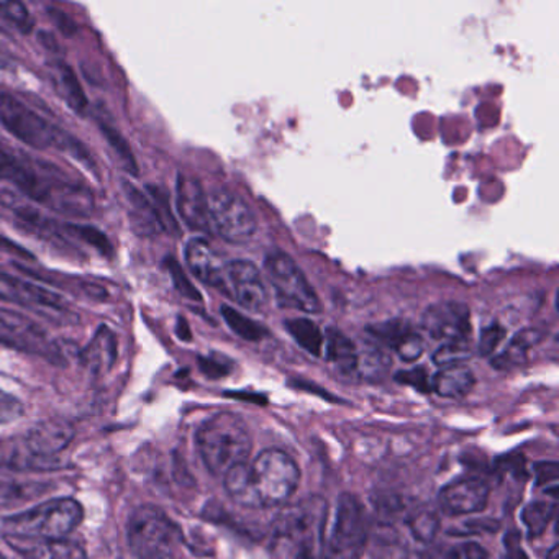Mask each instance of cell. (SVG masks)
<instances>
[{"mask_svg": "<svg viewBox=\"0 0 559 559\" xmlns=\"http://www.w3.org/2000/svg\"><path fill=\"white\" fill-rule=\"evenodd\" d=\"M0 179L12 182L25 198L68 217H91L94 195L63 169L31 156L0 148Z\"/></svg>", "mask_w": 559, "mask_h": 559, "instance_id": "1", "label": "cell"}, {"mask_svg": "<svg viewBox=\"0 0 559 559\" xmlns=\"http://www.w3.org/2000/svg\"><path fill=\"white\" fill-rule=\"evenodd\" d=\"M0 123L12 136L32 148H57L87 168L96 169L93 156L80 140L48 122L40 114L8 93H0Z\"/></svg>", "mask_w": 559, "mask_h": 559, "instance_id": "2", "label": "cell"}, {"mask_svg": "<svg viewBox=\"0 0 559 559\" xmlns=\"http://www.w3.org/2000/svg\"><path fill=\"white\" fill-rule=\"evenodd\" d=\"M199 454L215 476H225L238 464L247 463L253 440L247 421L234 412H221L198 430Z\"/></svg>", "mask_w": 559, "mask_h": 559, "instance_id": "3", "label": "cell"}, {"mask_svg": "<svg viewBox=\"0 0 559 559\" xmlns=\"http://www.w3.org/2000/svg\"><path fill=\"white\" fill-rule=\"evenodd\" d=\"M83 522V507L78 500L53 499L24 512L8 516L2 522L4 535L25 538H68L71 532Z\"/></svg>", "mask_w": 559, "mask_h": 559, "instance_id": "4", "label": "cell"}, {"mask_svg": "<svg viewBox=\"0 0 559 559\" xmlns=\"http://www.w3.org/2000/svg\"><path fill=\"white\" fill-rule=\"evenodd\" d=\"M127 536L139 559H175L181 532L158 507L140 506L130 515Z\"/></svg>", "mask_w": 559, "mask_h": 559, "instance_id": "5", "label": "cell"}, {"mask_svg": "<svg viewBox=\"0 0 559 559\" xmlns=\"http://www.w3.org/2000/svg\"><path fill=\"white\" fill-rule=\"evenodd\" d=\"M248 473L258 507L283 506L299 486V466L281 450L260 453L253 464H248Z\"/></svg>", "mask_w": 559, "mask_h": 559, "instance_id": "6", "label": "cell"}, {"mask_svg": "<svg viewBox=\"0 0 559 559\" xmlns=\"http://www.w3.org/2000/svg\"><path fill=\"white\" fill-rule=\"evenodd\" d=\"M264 270L276 290L280 306L304 313L322 312V304L300 267L286 253L274 251L264 260Z\"/></svg>", "mask_w": 559, "mask_h": 559, "instance_id": "7", "label": "cell"}, {"mask_svg": "<svg viewBox=\"0 0 559 559\" xmlns=\"http://www.w3.org/2000/svg\"><path fill=\"white\" fill-rule=\"evenodd\" d=\"M0 345L38 356L53 365H64L63 352L47 330L14 310L0 309Z\"/></svg>", "mask_w": 559, "mask_h": 559, "instance_id": "8", "label": "cell"}, {"mask_svg": "<svg viewBox=\"0 0 559 559\" xmlns=\"http://www.w3.org/2000/svg\"><path fill=\"white\" fill-rule=\"evenodd\" d=\"M325 500L320 497H307L296 506L281 513L276 522V536L293 543L299 551L312 552L323 542L325 528ZM297 551V552H299Z\"/></svg>", "mask_w": 559, "mask_h": 559, "instance_id": "9", "label": "cell"}, {"mask_svg": "<svg viewBox=\"0 0 559 559\" xmlns=\"http://www.w3.org/2000/svg\"><path fill=\"white\" fill-rule=\"evenodd\" d=\"M368 539V522L358 497L345 492L336 503L329 539V559H359Z\"/></svg>", "mask_w": 559, "mask_h": 559, "instance_id": "10", "label": "cell"}, {"mask_svg": "<svg viewBox=\"0 0 559 559\" xmlns=\"http://www.w3.org/2000/svg\"><path fill=\"white\" fill-rule=\"evenodd\" d=\"M211 227L224 240L243 243L257 231V218L243 199L227 189H215L207 198Z\"/></svg>", "mask_w": 559, "mask_h": 559, "instance_id": "11", "label": "cell"}, {"mask_svg": "<svg viewBox=\"0 0 559 559\" xmlns=\"http://www.w3.org/2000/svg\"><path fill=\"white\" fill-rule=\"evenodd\" d=\"M0 300L17 304L32 312L45 313V317L57 319L70 316L67 299L61 294L47 287L38 286L32 281L12 276L0 270Z\"/></svg>", "mask_w": 559, "mask_h": 559, "instance_id": "12", "label": "cell"}, {"mask_svg": "<svg viewBox=\"0 0 559 559\" xmlns=\"http://www.w3.org/2000/svg\"><path fill=\"white\" fill-rule=\"evenodd\" d=\"M0 204L4 205L14 215L19 227L24 228L28 234L35 235V237L41 238V240L48 241V243L61 248V250L70 251L76 248L64 224L55 222L53 218L48 217L34 205L27 204L24 199L19 198L14 192L0 191Z\"/></svg>", "mask_w": 559, "mask_h": 559, "instance_id": "13", "label": "cell"}, {"mask_svg": "<svg viewBox=\"0 0 559 559\" xmlns=\"http://www.w3.org/2000/svg\"><path fill=\"white\" fill-rule=\"evenodd\" d=\"M421 326L431 338L453 342L469 340V307L463 302H438L428 307L421 317Z\"/></svg>", "mask_w": 559, "mask_h": 559, "instance_id": "14", "label": "cell"}, {"mask_svg": "<svg viewBox=\"0 0 559 559\" xmlns=\"http://www.w3.org/2000/svg\"><path fill=\"white\" fill-rule=\"evenodd\" d=\"M225 274H227L228 297L253 312L264 309L267 304L266 287L261 280L260 271L251 261H230L225 264Z\"/></svg>", "mask_w": 559, "mask_h": 559, "instance_id": "15", "label": "cell"}, {"mask_svg": "<svg viewBox=\"0 0 559 559\" xmlns=\"http://www.w3.org/2000/svg\"><path fill=\"white\" fill-rule=\"evenodd\" d=\"M490 487L480 477H463L441 489L440 507L447 515L463 516L483 512L489 502Z\"/></svg>", "mask_w": 559, "mask_h": 559, "instance_id": "16", "label": "cell"}, {"mask_svg": "<svg viewBox=\"0 0 559 559\" xmlns=\"http://www.w3.org/2000/svg\"><path fill=\"white\" fill-rule=\"evenodd\" d=\"M0 467L19 473H48L63 469L67 463L60 457L38 456L25 438H0Z\"/></svg>", "mask_w": 559, "mask_h": 559, "instance_id": "17", "label": "cell"}, {"mask_svg": "<svg viewBox=\"0 0 559 559\" xmlns=\"http://www.w3.org/2000/svg\"><path fill=\"white\" fill-rule=\"evenodd\" d=\"M176 207L189 228L195 231L211 230L207 195L201 182L191 176L179 175L176 185Z\"/></svg>", "mask_w": 559, "mask_h": 559, "instance_id": "18", "label": "cell"}, {"mask_svg": "<svg viewBox=\"0 0 559 559\" xmlns=\"http://www.w3.org/2000/svg\"><path fill=\"white\" fill-rule=\"evenodd\" d=\"M186 263L195 277L207 286L221 290L228 297L227 274H225V264H222L221 258L212 250L211 245L204 238H192L186 245Z\"/></svg>", "mask_w": 559, "mask_h": 559, "instance_id": "19", "label": "cell"}, {"mask_svg": "<svg viewBox=\"0 0 559 559\" xmlns=\"http://www.w3.org/2000/svg\"><path fill=\"white\" fill-rule=\"evenodd\" d=\"M8 545L24 559H87L86 549L70 539L25 538L4 535Z\"/></svg>", "mask_w": 559, "mask_h": 559, "instance_id": "20", "label": "cell"}, {"mask_svg": "<svg viewBox=\"0 0 559 559\" xmlns=\"http://www.w3.org/2000/svg\"><path fill=\"white\" fill-rule=\"evenodd\" d=\"M74 435L76 431L70 421L50 418L32 428L25 441L38 456L58 457V454L63 453L73 443Z\"/></svg>", "mask_w": 559, "mask_h": 559, "instance_id": "21", "label": "cell"}, {"mask_svg": "<svg viewBox=\"0 0 559 559\" xmlns=\"http://www.w3.org/2000/svg\"><path fill=\"white\" fill-rule=\"evenodd\" d=\"M117 355H119V343H117L116 333L109 326L103 325L81 353V361L84 368L90 369L91 374L104 376L116 365Z\"/></svg>", "mask_w": 559, "mask_h": 559, "instance_id": "22", "label": "cell"}, {"mask_svg": "<svg viewBox=\"0 0 559 559\" xmlns=\"http://www.w3.org/2000/svg\"><path fill=\"white\" fill-rule=\"evenodd\" d=\"M123 189H126L127 201H129L130 212H132V225L136 234L150 237V235L165 231L152 199L146 198L140 189L130 182H126Z\"/></svg>", "mask_w": 559, "mask_h": 559, "instance_id": "23", "label": "cell"}, {"mask_svg": "<svg viewBox=\"0 0 559 559\" xmlns=\"http://www.w3.org/2000/svg\"><path fill=\"white\" fill-rule=\"evenodd\" d=\"M323 346H325L326 359L335 366L340 374L349 376V378L356 376L358 348L345 333L330 326L325 332V345Z\"/></svg>", "mask_w": 559, "mask_h": 559, "instance_id": "24", "label": "cell"}, {"mask_svg": "<svg viewBox=\"0 0 559 559\" xmlns=\"http://www.w3.org/2000/svg\"><path fill=\"white\" fill-rule=\"evenodd\" d=\"M476 384L473 371L466 366H448L435 374L431 389L441 397L463 399L473 391Z\"/></svg>", "mask_w": 559, "mask_h": 559, "instance_id": "25", "label": "cell"}, {"mask_svg": "<svg viewBox=\"0 0 559 559\" xmlns=\"http://www.w3.org/2000/svg\"><path fill=\"white\" fill-rule=\"evenodd\" d=\"M543 340V332L538 329H525L513 335L507 348L492 359V366L500 371L519 368L526 361V353L538 345Z\"/></svg>", "mask_w": 559, "mask_h": 559, "instance_id": "26", "label": "cell"}, {"mask_svg": "<svg viewBox=\"0 0 559 559\" xmlns=\"http://www.w3.org/2000/svg\"><path fill=\"white\" fill-rule=\"evenodd\" d=\"M55 67H57L55 68V78H57L58 90L63 94L68 106H70L74 112L84 116L87 109H90V100H87L86 94H84L83 86H81L76 73H74L70 64L67 63H57Z\"/></svg>", "mask_w": 559, "mask_h": 559, "instance_id": "27", "label": "cell"}, {"mask_svg": "<svg viewBox=\"0 0 559 559\" xmlns=\"http://www.w3.org/2000/svg\"><path fill=\"white\" fill-rule=\"evenodd\" d=\"M391 369V356L379 346H366L358 349L356 376L369 382H379L388 376Z\"/></svg>", "mask_w": 559, "mask_h": 559, "instance_id": "28", "label": "cell"}, {"mask_svg": "<svg viewBox=\"0 0 559 559\" xmlns=\"http://www.w3.org/2000/svg\"><path fill=\"white\" fill-rule=\"evenodd\" d=\"M289 335L299 343L300 348L306 349L312 356H322L325 335L316 322L310 319H289L284 322Z\"/></svg>", "mask_w": 559, "mask_h": 559, "instance_id": "29", "label": "cell"}, {"mask_svg": "<svg viewBox=\"0 0 559 559\" xmlns=\"http://www.w3.org/2000/svg\"><path fill=\"white\" fill-rule=\"evenodd\" d=\"M99 123L100 132H103L104 139L109 143L110 150H112L114 155H116L117 162H119L120 168L123 171L129 173L130 176H139V163H136L135 155H133L132 148H130L129 142L123 139L122 133L116 129V127L110 123V120H107L106 117H100L97 120Z\"/></svg>", "mask_w": 559, "mask_h": 559, "instance_id": "30", "label": "cell"}, {"mask_svg": "<svg viewBox=\"0 0 559 559\" xmlns=\"http://www.w3.org/2000/svg\"><path fill=\"white\" fill-rule=\"evenodd\" d=\"M47 490V486L40 483H27V480L0 479V510L11 509L21 503L34 500Z\"/></svg>", "mask_w": 559, "mask_h": 559, "instance_id": "31", "label": "cell"}, {"mask_svg": "<svg viewBox=\"0 0 559 559\" xmlns=\"http://www.w3.org/2000/svg\"><path fill=\"white\" fill-rule=\"evenodd\" d=\"M225 489L228 496L243 507H251L257 509L258 502L254 497L253 489H251L250 473H248V464H238L234 469L225 474Z\"/></svg>", "mask_w": 559, "mask_h": 559, "instance_id": "32", "label": "cell"}, {"mask_svg": "<svg viewBox=\"0 0 559 559\" xmlns=\"http://www.w3.org/2000/svg\"><path fill=\"white\" fill-rule=\"evenodd\" d=\"M221 312L225 323H227L240 338L247 340V342H260V340H263L264 336L267 335L266 329H264L263 325L254 322L250 317L238 312L234 307L222 306Z\"/></svg>", "mask_w": 559, "mask_h": 559, "instance_id": "33", "label": "cell"}, {"mask_svg": "<svg viewBox=\"0 0 559 559\" xmlns=\"http://www.w3.org/2000/svg\"><path fill=\"white\" fill-rule=\"evenodd\" d=\"M555 503L543 502V500L530 502L528 506L523 509L522 520L532 538H536V536L542 535V533L548 528L549 522H551L552 516H555Z\"/></svg>", "mask_w": 559, "mask_h": 559, "instance_id": "34", "label": "cell"}, {"mask_svg": "<svg viewBox=\"0 0 559 559\" xmlns=\"http://www.w3.org/2000/svg\"><path fill=\"white\" fill-rule=\"evenodd\" d=\"M471 356H473V348L469 340H453V342H444L433 353V362L440 368H448V366L463 365Z\"/></svg>", "mask_w": 559, "mask_h": 559, "instance_id": "35", "label": "cell"}, {"mask_svg": "<svg viewBox=\"0 0 559 559\" xmlns=\"http://www.w3.org/2000/svg\"><path fill=\"white\" fill-rule=\"evenodd\" d=\"M0 15L14 25L21 34L28 35L34 32L35 21L27 5L19 0H0Z\"/></svg>", "mask_w": 559, "mask_h": 559, "instance_id": "36", "label": "cell"}, {"mask_svg": "<svg viewBox=\"0 0 559 559\" xmlns=\"http://www.w3.org/2000/svg\"><path fill=\"white\" fill-rule=\"evenodd\" d=\"M64 227H67V231L70 234L71 238H78V240L91 245V247L96 248L104 257H112L114 248L112 245H110L109 238H107V235H104L103 231L97 230L96 227L80 224H64Z\"/></svg>", "mask_w": 559, "mask_h": 559, "instance_id": "37", "label": "cell"}, {"mask_svg": "<svg viewBox=\"0 0 559 559\" xmlns=\"http://www.w3.org/2000/svg\"><path fill=\"white\" fill-rule=\"evenodd\" d=\"M412 535L421 543H431L440 532V519L431 510H420L408 519Z\"/></svg>", "mask_w": 559, "mask_h": 559, "instance_id": "38", "label": "cell"}, {"mask_svg": "<svg viewBox=\"0 0 559 559\" xmlns=\"http://www.w3.org/2000/svg\"><path fill=\"white\" fill-rule=\"evenodd\" d=\"M165 266L169 274H171L173 284H175L176 289H178L182 297L194 300V302H202V294L195 289L194 284L186 276L185 270H182L181 264L175 258H166Z\"/></svg>", "mask_w": 559, "mask_h": 559, "instance_id": "39", "label": "cell"}, {"mask_svg": "<svg viewBox=\"0 0 559 559\" xmlns=\"http://www.w3.org/2000/svg\"><path fill=\"white\" fill-rule=\"evenodd\" d=\"M148 191L152 194L150 198H152V202L158 211L159 218H162L165 231L178 234L179 227L176 224L175 215H173L171 205H169L168 192L163 191L162 188H156V186H150Z\"/></svg>", "mask_w": 559, "mask_h": 559, "instance_id": "40", "label": "cell"}, {"mask_svg": "<svg viewBox=\"0 0 559 559\" xmlns=\"http://www.w3.org/2000/svg\"><path fill=\"white\" fill-rule=\"evenodd\" d=\"M425 343L424 338L412 329L401 342L395 346L394 352L397 353L399 358L405 362H414L424 355Z\"/></svg>", "mask_w": 559, "mask_h": 559, "instance_id": "41", "label": "cell"}, {"mask_svg": "<svg viewBox=\"0 0 559 559\" xmlns=\"http://www.w3.org/2000/svg\"><path fill=\"white\" fill-rule=\"evenodd\" d=\"M507 330L500 323L493 322L480 330L479 345L477 353L480 356H490L496 352L497 346L506 338Z\"/></svg>", "mask_w": 559, "mask_h": 559, "instance_id": "42", "label": "cell"}, {"mask_svg": "<svg viewBox=\"0 0 559 559\" xmlns=\"http://www.w3.org/2000/svg\"><path fill=\"white\" fill-rule=\"evenodd\" d=\"M24 417V404L14 395L0 391V425L12 424Z\"/></svg>", "mask_w": 559, "mask_h": 559, "instance_id": "43", "label": "cell"}, {"mask_svg": "<svg viewBox=\"0 0 559 559\" xmlns=\"http://www.w3.org/2000/svg\"><path fill=\"white\" fill-rule=\"evenodd\" d=\"M395 381L401 382V384H408L412 388L417 389V391L427 392L431 391L430 379H428V372L425 368H414L408 369V371H401L395 374Z\"/></svg>", "mask_w": 559, "mask_h": 559, "instance_id": "44", "label": "cell"}, {"mask_svg": "<svg viewBox=\"0 0 559 559\" xmlns=\"http://www.w3.org/2000/svg\"><path fill=\"white\" fill-rule=\"evenodd\" d=\"M536 484L539 487L551 486L552 490L558 492L559 467L555 461L535 464Z\"/></svg>", "mask_w": 559, "mask_h": 559, "instance_id": "45", "label": "cell"}, {"mask_svg": "<svg viewBox=\"0 0 559 559\" xmlns=\"http://www.w3.org/2000/svg\"><path fill=\"white\" fill-rule=\"evenodd\" d=\"M199 366L209 378H224L230 372V365L227 361H222L217 356H207V358L202 356V358H199Z\"/></svg>", "mask_w": 559, "mask_h": 559, "instance_id": "46", "label": "cell"}, {"mask_svg": "<svg viewBox=\"0 0 559 559\" xmlns=\"http://www.w3.org/2000/svg\"><path fill=\"white\" fill-rule=\"evenodd\" d=\"M503 549H506L503 559H528L526 558V552L523 551L520 533L515 532V530L507 533L506 538H503Z\"/></svg>", "mask_w": 559, "mask_h": 559, "instance_id": "47", "label": "cell"}, {"mask_svg": "<svg viewBox=\"0 0 559 559\" xmlns=\"http://www.w3.org/2000/svg\"><path fill=\"white\" fill-rule=\"evenodd\" d=\"M463 559H487V551L477 543H467L463 546Z\"/></svg>", "mask_w": 559, "mask_h": 559, "instance_id": "48", "label": "cell"}, {"mask_svg": "<svg viewBox=\"0 0 559 559\" xmlns=\"http://www.w3.org/2000/svg\"><path fill=\"white\" fill-rule=\"evenodd\" d=\"M51 17L55 19V21L58 22V25H60L61 31L64 32L67 35L74 34L76 32V25L73 24V22L70 21V19L67 17V15L63 14V12L60 11H50Z\"/></svg>", "mask_w": 559, "mask_h": 559, "instance_id": "49", "label": "cell"}, {"mask_svg": "<svg viewBox=\"0 0 559 559\" xmlns=\"http://www.w3.org/2000/svg\"><path fill=\"white\" fill-rule=\"evenodd\" d=\"M178 336L185 342H191L192 340L191 330H189L188 322L182 317L178 319Z\"/></svg>", "mask_w": 559, "mask_h": 559, "instance_id": "50", "label": "cell"}, {"mask_svg": "<svg viewBox=\"0 0 559 559\" xmlns=\"http://www.w3.org/2000/svg\"><path fill=\"white\" fill-rule=\"evenodd\" d=\"M412 559H443L440 558V556L431 555V552L421 551V552H415L414 558Z\"/></svg>", "mask_w": 559, "mask_h": 559, "instance_id": "51", "label": "cell"}, {"mask_svg": "<svg viewBox=\"0 0 559 559\" xmlns=\"http://www.w3.org/2000/svg\"><path fill=\"white\" fill-rule=\"evenodd\" d=\"M294 559H316V556H313L312 552L299 551Z\"/></svg>", "mask_w": 559, "mask_h": 559, "instance_id": "52", "label": "cell"}, {"mask_svg": "<svg viewBox=\"0 0 559 559\" xmlns=\"http://www.w3.org/2000/svg\"><path fill=\"white\" fill-rule=\"evenodd\" d=\"M558 551H559L558 546H556V545L552 546V548L549 549L548 555H546V558H548V559H558L559 558Z\"/></svg>", "mask_w": 559, "mask_h": 559, "instance_id": "53", "label": "cell"}, {"mask_svg": "<svg viewBox=\"0 0 559 559\" xmlns=\"http://www.w3.org/2000/svg\"><path fill=\"white\" fill-rule=\"evenodd\" d=\"M0 559H5L4 556L0 555Z\"/></svg>", "mask_w": 559, "mask_h": 559, "instance_id": "54", "label": "cell"}]
</instances>
